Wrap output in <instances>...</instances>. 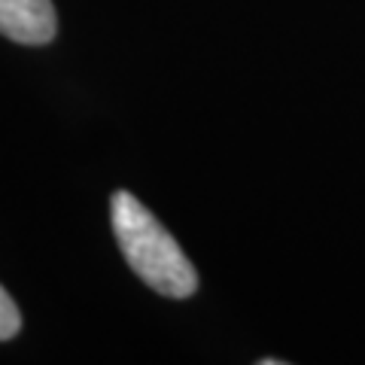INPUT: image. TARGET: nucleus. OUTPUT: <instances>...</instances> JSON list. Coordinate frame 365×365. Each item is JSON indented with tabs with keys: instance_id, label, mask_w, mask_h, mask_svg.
Listing matches in <instances>:
<instances>
[{
	"instance_id": "obj_1",
	"label": "nucleus",
	"mask_w": 365,
	"mask_h": 365,
	"mask_svg": "<svg viewBox=\"0 0 365 365\" xmlns=\"http://www.w3.org/2000/svg\"><path fill=\"white\" fill-rule=\"evenodd\" d=\"M110 220L125 262L150 289L168 299H189L198 289V274L186 253L131 192L113 195Z\"/></svg>"
},
{
	"instance_id": "obj_2",
	"label": "nucleus",
	"mask_w": 365,
	"mask_h": 365,
	"mask_svg": "<svg viewBox=\"0 0 365 365\" xmlns=\"http://www.w3.org/2000/svg\"><path fill=\"white\" fill-rule=\"evenodd\" d=\"M52 0H0V34L25 46H43L55 37Z\"/></svg>"
},
{
	"instance_id": "obj_3",
	"label": "nucleus",
	"mask_w": 365,
	"mask_h": 365,
	"mask_svg": "<svg viewBox=\"0 0 365 365\" xmlns=\"http://www.w3.org/2000/svg\"><path fill=\"white\" fill-rule=\"evenodd\" d=\"M19 329H21V314L16 302L9 299V292L0 287V341L19 335Z\"/></svg>"
}]
</instances>
